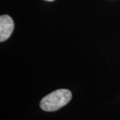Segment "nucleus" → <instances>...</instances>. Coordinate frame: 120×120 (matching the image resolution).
Instances as JSON below:
<instances>
[{
  "label": "nucleus",
  "instance_id": "nucleus-2",
  "mask_svg": "<svg viewBox=\"0 0 120 120\" xmlns=\"http://www.w3.org/2000/svg\"><path fill=\"white\" fill-rule=\"evenodd\" d=\"M14 30V23L12 18L8 15L0 17V41L3 42L11 36Z\"/></svg>",
  "mask_w": 120,
  "mask_h": 120
},
{
  "label": "nucleus",
  "instance_id": "nucleus-1",
  "mask_svg": "<svg viewBox=\"0 0 120 120\" xmlns=\"http://www.w3.org/2000/svg\"><path fill=\"white\" fill-rule=\"evenodd\" d=\"M72 98L71 92L60 89L45 96L40 101V107L45 112H55L67 105Z\"/></svg>",
  "mask_w": 120,
  "mask_h": 120
},
{
  "label": "nucleus",
  "instance_id": "nucleus-3",
  "mask_svg": "<svg viewBox=\"0 0 120 120\" xmlns=\"http://www.w3.org/2000/svg\"><path fill=\"white\" fill-rule=\"evenodd\" d=\"M45 1H54V0H45Z\"/></svg>",
  "mask_w": 120,
  "mask_h": 120
}]
</instances>
